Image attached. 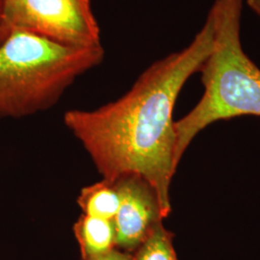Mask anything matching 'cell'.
I'll return each instance as SVG.
<instances>
[{
  "instance_id": "ba28073f",
  "label": "cell",
  "mask_w": 260,
  "mask_h": 260,
  "mask_svg": "<svg viewBox=\"0 0 260 260\" xmlns=\"http://www.w3.org/2000/svg\"><path fill=\"white\" fill-rule=\"evenodd\" d=\"M174 237L175 234L165 229L163 222L158 223L132 253L133 260H178Z\"/></svg>"
},
{
  "instance_id": "5b68a950",
  "label": "cell",
  "mask_w": 260,
  "mask_h": 260,
  "mask_svg": "<svg viewBox=\"0 0 260 260\" xmlns=\"http://www.w3.org/2000/svg\"><path fill=\"white\" fill-rule=\"evenodd\" d=\"M115 181L121 196L120 206L113 220L115 245L121 251L133 253L165 218L154 188L145 178L125 175Z\"/></svg>"
},
{
  "instance_id": "3957f363",
  "label": "cell",
  "mask_w": 260,
  "mask_h": 260,
  "mask_svg": "<svg viewBox=\"0 0 260 260\" xmlns=\"http://www.w3.org/2000/svg\"><path fill=\"white\" fill-rule=\"evenodd\" d=\"M103 46H66L13 29L0 44V120L52 108L75 80L103 61Z\"/></svg>"
},
{
  "instance_id": "8fae6325",
  "label": "cell",
  "mask_w": 260,
  "mask_h": 260,
  "mask_svg": "<svg viewBox=\"0 0 260 260\" xmlns=\"http://www.w3.org/2000/svg\"><path fill=\"white\" fill-rule=\"evenodd\" d=\"M248 6L260 19V0H246Z\"/></svg>"
},
{
  "instance_id": "7a4b0ae2",
  "label": "cell",
  "mask_w": 260,
  "mask_h": 260,
  "mask_svg": "<svg viewBox=\"0 0 260 260\" xmlns=\"http://www.w3.org/2000/svg\"><path fill=\"white\" fill-rule=\"evenodd\" d=\"M243 1L214 0L208 12L213 45L200 69L205 92L191 111L175 121L177 165L209 124L240 116L260 117V69L242 47Z\"/></svg>"
},
{
  "instance_id": "277c9868",
  "label": "cell",
  "mask_w": 260,
  "mask_h": 260,
  "mask_svg": "<svg viewBox=\"0 0 260 260\" xmlns=\"http://www.w3.org/2000/svg\"><path fill=\"white\" fill-rule=\"evenodd\" d=\"M4 23L8 33L19 29L71 47L103 46L91 0H4Z\"/></svg>"
},
{
  "instance_id": "30bf717a",
  "label": "cell",
  "mask_w": 260,
  "mask_h": 260,
  "mask_svg": "<svg viewBox=\"0 0 260 260\" xmlns=\"http://www.w3.org/2000/svg\"><path fill=\"white\" fill-rule=\"evenodd\" d=\"M8 34L4 23V0H0V44Z\"/></svg>"
},
{
  "instance_id": "8992f818",
  "label": "cell",
  "mask_w": 260,
  "mask_h": 260,
  "mask_svg": "<svg viewBox=\"0 0 260 260\" xmlns=\"http://www.w3.org/2000/svg\"><path fill=\"white\" fill-rule=\"evenodd\" d=\"M73 230L81 260L101 255L116 248L115 226L111 220L81 214Z\"/></svg>"
},
{
  "instance_id": "52a82bcc",
  "label": "cell",
  "mask_w": 260,
  "mask_h": 260,
  "mask_svg": "<svg viewBox=\"0 0 260 260\" xmlns=\"http://www.w3.org/2000/svg\"><path fill=\"white\" fill-rule=\"evenodd\" d=\"M76 203L82 214L113 221L120 206L121 196L116 181L103 178L82 188Z\"/></svg>"
},
{
  "instance_id": "6da1fadb",
  "label": "cell",
  "mask_w": 260,
  "mask_h": 260,
  "mask_svg": "<svg viewBox=\"0 0 260 260\" xmlns=\"http://www.w3.org/2000/svg\"><path fill=\"white\" fill-rule=\"evenodd\" d=\"M213 45L207 17L187 47L155 61L118 100L95 109L64 114L103 179L145 178L156 192L164 218L172 211L170 186L177 171L174 108L187 80L200 72Z\"/></svg>"
},
{
  "instance_id": "9c48e42d",
  "label": "cell",
  "mask_w": 260,
  "mask_h": 260,
  "mask_svg": "<svg viewBox=\"0 0 260 260\" xmlns=\"http://www.w3.org/2000/svg\"><path fill=\"white\" fill-rule=\"evenodd\" d=\"M84 260H133V257H132V253L121 251L115 248L111 251L105 252L101 255Z\"/></svg>"
}]
</instances>
